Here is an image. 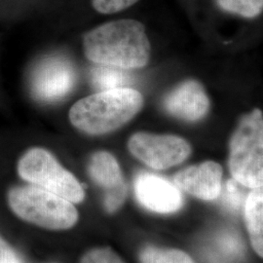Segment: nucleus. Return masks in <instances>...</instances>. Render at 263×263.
Instances as JSON below:
<instances>
[{"label": "nucleus", "mask_w": 263, "mask_h": 263, "mask_svg": "<svg viewBox=\"0 0 263 263\" xmlns=\"http://www.w3.org/2000/svg\"><path fill=\"white\" fill-rule=\"evenodd\" d=\"M85 56L100 66L122 69L141 68L151 57V43L144 26L132 19L108 22L83 37Z\"/></svg>", "instance_id": "f257e3e1"}, {"label": "nucleus", "mask_w": 263, "mask_h": 263, "mask_svg": "<svg viewBox=\"0 0 263 263\" xmlns=\"http://www.w3.org/2000/svg\"><path fill=\"white\" fill-rule=\"evenodd\" d=\"M142 105V95L132 88L101 91L73 104L69 110V120L86 134L103 135L131 121Z\"/></svg>", "instance_id": "f03ea898"}, {"label": "nucleus", "mask_w": 263, "mask_h": 263, "mask_svg": "<svg viewBox=\"0 0 263 263\" xmlns=\"http://www.w3.org/2000/svg\"><path fill=\"white\" fill-rule=\"evenodd\" d=\"M229 170L246 187L262 186L263 116L260 109L245 115L230 141Z\"/></svg>", "instance_id": "7ed1b4c3"}, {"label": "nucleus", "mask_w": 263, "mask_h": 263, "mask_svg": "<svg viewBox=\"0 0 263 263\" xmlns=\"http://www.w3.org/2000/svg\"><path fill=\"white\" fill-rule=\"evenodd\" d=\"M8 200L17 216L48 229H68L78 219L71 202L35 185L12 189Z\"/></svg>", "instance_id": "20e7f679"}, {"label": "nucleus", "mask_w": 263, "mask_h": 263, "mask_svg": "<svg viewBox=\"0 0 263 263\" xmlns=\"http://www.w3.org/2000/svg\"><path fill=\"white\" fill-rule=\"evenodd\" d=\"M18 173L26 181L71 203H79L84 199V189L76 177L43 148L27 151L18 163Z\"/></svg>", "instance_id": "39448f33"}, {"label": "nucleus", "mask_w": 263, "mask_h": 263, "mask_svg": "<svg viewBox=\"0 0 263 263\" xmlns=\"http://www.w3.org/2000/svg\"><path fill=\"white\" fill-rule=\"evenodd\" d=\"M132 154L152 169L165 170L187 159L191 147L187 141L173 135L137 133L128 141Z\"/></svg>", "instance_id": "423d86ee"}, {"label": "nucleus", "mask_w": 263, "mask_h": 263, "mask_svg": "<svg viewBox=\"0 0 263 263\" xmlns=\"http://www.w3.org/2000/svg\"><path fill=\"white\" fill-rule=\"evenodd\" d=\"M76 83V68L64 57L42 60L31 74V91L38 100L55 102L70 93Z\"/></svg>", "instance_id": "0eeeda50"}, {"label": "nucleus", "mask_w": 263, "mask_h": 263, "mask_svg": "<svg viewBox=\"0 0 263 263\" xmlns=\"http://www.w3.org/2000/svg\"><path fill=\"white\" fill-rule=\"evenodd\" d=\"M89 174L105 191L104 206L108 213L121 207L127 196V185L117 160L106 151L95 153L90 160Z\"/></svg>", "instance_id": "6e6552de"}, {"label": "nucleus", "mask_w": 263, "mask_h": 263, "mask_svg": "<svg viewBox=\"0 0 263 263\" xmlns=\"http://www.w3.org/2000/svg\"><path fill=\"white\" fill-rule=\"evenodd\" d=\"M134 187L139 202L153 212L169 214L177 212L182 206V195L179 188L156 175L139 174Z\"/></svg>", "instance_id": "1a4fd4ad"}, {"label": "nucleus", "mask_w": 263, "mask_h": 263, "mask_svg": "<svg viewBox=\"0 0 263 263\" xmlns=\"http://www.w3.org/2000/svg\"><path fill=\"white\" fill-rule=\"evenodd\" d=\"M163 105L171 115L187 122H196L207 115L210 100L202 85L195 80H186L166 96Z\"/></svg>", "instance_id": "9d476101"}, {"label": "nucleus", "mask_w": 263, "mask_h": 263, "mask_svg": "<svg viewBox=\"0 0 263 263\" xmlns=\"http://www.w3.org/2000/svg\"><path fill=\"white\" fill-rule=\"evenodd\" d=\"M221 180L222 168L213 161L188 167L175 176V183L178 187L206 201L219 197L222 187Z\"/></svg>", "instance_id": "9b49d317"}, {"label": "nucleus", "mask_w": 263, "mask_h": 263, "mask_svg": "<svg viewBox=\"0 0 263 263\" xmlns=\"http://www.w3.org/2000/svg\"><path fill=\"white\" fill-rule=\"evenodd\" d=\"M245 217L247 228L255 253L263 254V190L254 188L245 201Z\"/></svg>", "instance_id": "f8f14e48"}, {"label": "nucleus", "mask_w": 263, "mask_h": 263, "mask_svg": "<svg viewBox=\"0 0 263 263\" xmlns=\"http://www.w3.org/2000/svg\"><path fill=\"white\" fill-rule=\"evenodd\" d=\"M244 254V245L234 232H224L218 236L211 252L214 263H231L241 258Z\"/></svg>", "instance_id": "ddd939ff"}, {"label": "nucleus", "mask_w": 263, "mask_h": 263, "mask_svg": "<svg viewBox=\"0 0 263 263\" xmlns=\"http://www.w3.org/2000/svg\"><path fill=\"white\" fill-rule=\"evenodd\" d=\"M122 69L113 66H100L91 71V81L95 88L101 91H107L118 88H126L131 84L132 76ZM100 91V92H101Z\"/></svg>", "instance_id": "4468645a"}, {"label": "nucleus", "mask_w": 263, "mask_h": 263, "mask_svg": "<svg viewBox=\"0 0 263 263\" xmlns=\"http://www.w3.org/2000/svg\"><path fill=\"white\" fill-rule=\"evenodd\" d=\"M142 263H194L187 254L179 250H159L145 248L141 254Z\"/></svg>", "instance_id": "2eb2a0df"}, {"label": "nucleus", "mask_w": 263, "mask_h": 263, "mask_svg": "<svg viewBox=\"0 0 263 263\" xmlns=\"http://www.w3.org/2000/svg\"><path fill=\"white\" fill-rule=\"evenodd\" d=\"M222 10L244 18H255L261 14L263 0H216Z\"/></svg>", "instance_id": "dca6fc26"}, {"label": "nucleus", "mask_w": 263, "mask_h": 263, "mask_svg": "<svg viewBox=\"0 0 263 263\" xmlns=\"http://www.w3.org/2000/svg\"><path fill=\"white\" fill-rule=\"evenodd\" d=\"M242 184L236 181L235 179H229L226 182V185L221 190L220 201L222 205L229 211H239L244 203L245 193L242 189Z\"/></svg>", "instance_id": "f3484780"}, {"label": "nucleus", "mask_w": 263, "mask_h": 263, "mask_svg": "<svg viewBox=\"0 0 263 263\" xmlns=\"http://www.w3.org/2000/svg\"><path fill=\"white\" fill-rule=\"evenodd\" d=\"M139 0H92L93 7L101 14H114L136 4Z\"/></svg>", "instance_id": "a211bd4d"}, {"label": "nucleus", "mask_w": 263, "mask_h": 263, "mask_svg": "<svg viewBox=\"0 0 263 263\" xmlns=\"http://www.w3.org/2000/svg\"><path fill=\"white\" fill-rule=\"evenodd\" d=\"M80 263H125L110 249H95L85 254Z\"/></svg>", "instance_id": "6ab92c4d"}, {"label": "nucleus", "mask_w": 263, "mask_h": 263, "mask_svg": "<svg viewBox=\"0 0 263 263\" xmlns=\"http://www.w3.org/2000/svg\"><path fill=\"white\" fill-rule=\"evenodd\" d=\"M0 263H22L19 255L0 237Z\"/></svg>", "instance_id": "aec40b11"}]
</instances>
